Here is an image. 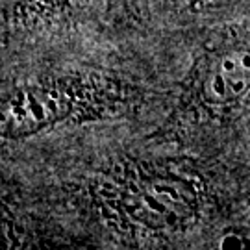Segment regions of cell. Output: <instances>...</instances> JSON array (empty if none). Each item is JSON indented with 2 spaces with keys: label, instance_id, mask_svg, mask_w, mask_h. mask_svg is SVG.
I'll return each instance as SVG.
<instances>
[{
  "label": "cell",
  "instance_id": "obj_1",
  "mask_svg": "<svg viewBox=\"0 0 250 250\" xmlns=\"http://www.w3.org/2000/svg\"><path fill=\"white\" fill-rule=\"evenodd\" d=\"M145 100L130 74L102 65L52 67L13 83L2 99L0 134L21 141L65 125L126 115Z\"/></svg>",
  "mask_w": 250,
  "mask_h": 250
},
{
  "label": "cell",
  "instance_id": "obj_2",
  "mask_svg": "<svg viewBox=\"0 0 250 250\" xmlns=\"http://www.w3.org/2000/svg\"><path fill=\"white\" fill-rule=\"evenodd\" d=\"M250 111V13L213 26L180 82L167 132L221 128Z\"/></svg>",
  "mask_w": 250,
  "mask_h": 250
},
{
  "label": "cell",
  "instance_id": "obj_3",
  "mask_svg": "<svg viewBox=\"0 0 250 250\" xmlns=\"http://www.w3.org/2000/svg\"><path fill=\"white\" fill-rule=\"evenodd\" d=\"M93 188L109 208L150 230L184 228L206 204L202 172L178 158H121L100 170Z\"/></svg>",
  "mask_w": 250,
  "mask_h": 250
},
{
  "label": "cell",
  "instance_id": "obj_4",
  "mask_svg": "<svg viewBox=\"0 0 250 250\" xmlns=\"http://www.w3.org/2000/svg\"><path fill=\"white\" fill-rule=\"evenodd\" d=\"M93 0H2V36L39 39L65 34L89 13Z\"/></svg>",
  "mask_w": 250,
  "mask_h": 250
},
{
  "label": "cell",
  "instance_id": "obj_5",
  "mask_svg": "<svg viewBox=\"0 0 250 250\" xmlns=\"http://www.w3.org/2000/svg\"><path fill=\"white\" fill-rule=\"evenodd\" d=\"M176 8L191 15H208L228 8L232 0H172Z\"/></svg>",
  "mask_w": 250,
  "mask_h": 250
},
{
  "label": "cell",
  "instance_id": "obj_6",
  "mask_svg": "<svg viewBox=\"0 0 250 250\" xmlns=\"http://www.w3.org/2000/svg\"><path fill=\"white\" fill-rule=\"evenodd\" d=\"M107 15H115L123 19H139L143 15L145 0H104Z\"/></svg>",
  "mask_w": 250,
  "mask_h": 250
}]
</instances>
